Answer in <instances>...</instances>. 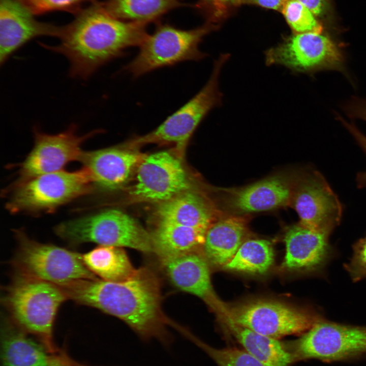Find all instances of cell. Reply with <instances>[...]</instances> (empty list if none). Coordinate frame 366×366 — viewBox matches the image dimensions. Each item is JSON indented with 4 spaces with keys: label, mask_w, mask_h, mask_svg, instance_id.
Wrapping results in <instances>:
<instances>
[{
    "label": "cell",
    "mask_w": 366,
    "mask_h": 366,
    "mask_svg": "<svg viewBox=\"0 0 366 366\" xmlns=\"http://www.w3.org/2000/svg\"><path fill=\"white\" fill-rule=\"evenodd\" d=\"M13 189L7 203L13 214L52 211L94 191L91 174L84 167L75 171L60 170L38 176Z\"/></svg>",
    "instance_id": "cell-7"
},
{
    "label": "cell",
    "mask_w": 366,
    "mask_h": 366,
    "mask_svg": "<svg viewBox=\"0 0 366 366\" xmlns=\"http://www.w3.org/2000/svg\"><path fill=\"white\" fill-rule=\"evenodd\" d=\"M67 299L60 286L16 272L3 301L15 324L39 336L50 347L55 316Z\"/></svg>",
    "instance_id": "cell-3"
},
{
    "label": "cell",
    "mask_w": 366,
    "mask_h": 366,
    "mask_svg": "<svg viewBox=\"0 0 366 366\" xmlns=\"http://www.w3.org/2000/svg\"><path fill=\"white\" fill-rule=\"evenodd\" d=\"M344 268L353 282L366 279V236L353 246V254Z\"/></svg>",
    "instance_id": "cell-32"
},
{
    "label": "cell",
    "mask_w": 366,
    "mask_h": 366,
    "mask_svg": "<svg viewBox=\"0 0 366 366\" xmlns=\"http://www.w3.org/2000/svg\"><path fill=\"white\" fill-rule=\"evenodd\" d=\"M286 0H243L242 4H253L264 8L281 11Z\"/></svg>",
    "instance_id": "cell-35"
},
{
    "label": "cell",
    "mask_w": 366,
    "mask_h": 366,
    "mask_svg": "<svg viewBox=\"0 0 366 366\" xmlns=\"http://www.w3.org/2000/svg\"><path fill=\"white\" fill-rule=\"evenodd\" d=\"M17 249L12 261L16 272L59 286L81 280L98 279L85 265L82 254L38 242L16 230Z\"/></svg>",
    "instance_id": "cell-6"
},
{
    "label": "cell",
    "mask_w": 366,
    "mask_h": 366,
    "mask_svg": "<svg viewBox=\"0 0 366 366\" xmlns=\"http://www.w3.org/2000/svg\"><path fill=\"white\" fill-rule=\"evenodd\" d=\"M162 261L167 276L177 288L201 298L219 319L226 315L228 307L213 289L208 263L204 257L193 252Z\"/></svg>",
    "instance_id": "cell-18"
},
{
    "label": "cell",
    "mask_w": 366,
    "mask_h": 366,
    "mask_svg": "<svg viewBox=\"0 0 366 366\" xmlns=\"http://www.w3.org/2000/svg\"><path fill=\"white\" fill-rule=\"evenodd\" d=\"M274 252L265 239L244 240L233 258L223 267L229 270L251 274H263L271 267Z\"/></svg>",
    "instance_id": "cell-27"
},
{
    "label": "cell",
    "mask_w": 366,
    "mask_h": 366,
    "mask_svg": "<svg viewBox=\"0 0 366 366\" xmlns=\"http://www.w3.org/2000/svg\"><path fill=\"white\" fill-rule=\"evenodd\" d=\"M159 222L207 230L212 212L199 194L188 191L161 203L157 210Z\"/></svg>",
    "instance_id": "cell-22"
},
{
    "label": "cell",
    "mask_w": 366,
    "mask_h": 366,
    "mask_svg": "<svg viewBox=\"0 0 366 366\" xmlns=\"http://www.w3.org/2000/svg\"><path fill=\"white\" fill-rule=\"evenodd\" d=\"M49 366H79L70 361L64 356H55L51 358Z\"/></svg>",
    "instance_id": "cell-37"
},
{
    "label": "cell",
    "mask_w": 366,
    "mask_h": 366,
    "mask_svg": "<svg viewBox=\"0 0 366 366\" xmlns=\"http://www.w3.org/2000/svg\"><path fill=\"white\" fill-rule=\"evenodd\" d=\"M294 34L322 33L323 26L306 6L296 0H286L281 11Z\"/></svg>",
    "instance_id": "cell-29"
},
{
    "label": "cell",
    "mask_w": 366,
    "mask_h": 366,
    "mask_svg": "<svg viewBox=\"0 0 366 366\" xmlns=\"http://www.w3.org/2000/svg\"><path fill=\"white\" fill-rule=\"evenodd\" d=\"M242 2L243 0H198L195 8L206 16L208 22L215 24Z\"/></svg>",
    "instance_id": "cell-31"
},
{
    "label": "cell",
    "mask_w": 366,
    "mask_h": 366,
    "mask_svg": "<svg viewBox=\"0 0 366 366\" xmlns=\"http://www.w3.org/2000/svg\"><path fill=\"white\" fill-rule=\"evenodd\" d=\"M322 317L310 311L284 303L257 300L228 307L222 323L231 322L258 333L280 339L302 334Z\"/></svg>",
    "instance_id": "cell-9"
},
{
    "label": "cell",
    "mask_w": 366,
    "mask_h": 366,
    "mask_svg": "<svg viewBox=\"0 0 366 366\" xmlns=\"http://www.w3.org/2000/svg\"><path fill=\"white\" fill-rule=\"evenodd\" d=\"M188 338L202 350L218 366H263L241 348H215L190 333Z\"/></svg>",
    "instance_id": "cell-28"
},
{
    "label": "cell",
    "mask_w": 366,
    "mask_h": 366,
    "mask_svg": "<svg viewBox=\"0 0 366 366\" xmlns=\"http://www.w3.org/2000/svg\"><path fill=\"white\" fill-rule=\"evenodd\" d=\"M19 0H0V63L38 37L59 38L63 26L38 21Z\"/></svg>",
    "instance_id": "cell-15"
},
{
    "label": "cell",
    "mask_w": 366,
    "mask_h": 366,
    "mask_svg": "<svg viewBox=\"0 0 366 366\" xmlns=\"http://www.w3.org/2000/svg\"><path fill=\"white\" fill-rule=\"evenodd\" d=\"M76 13L74 20L64 26L58 44L40 43L67 58L73 78H88L102 66L121 56L126 49L139 47L148 35L147 24L117 18L100 3Z\"/></svg>",
    "instance_id": "cell-2"
},
{
    "label": "cell",
    "mask_w": 366,
    "mask_h": 366,
    "mask_svg": "<svg viewBox=\"0 0 366 366\" xmlns=\"http://www.w3.org/2000/svg\"><path fill=\"white\" fill-rule=\"evenodd\" d=\"M341 121L344 126L354 137L357 142L366 155V136L360 132L353 125L348 123L342 118ZM359 188H366V171L359 173L356 178Z\"/></svg>",
    "instance_id": "cell-34"
},
{
    "label": "cell",
    "mask_w": 366,
    "mask_h": 366,
    "mask_svg": "<svg viewBox=\"0 0 366 366\" xmlns=\"http://www.w3.org/2000/svg\"><path fill=\"white\" fill-rule=\"evenodd\" d=\"M278 174L242 188L227 191L226 207L235 214L273 210L291 203L296 179Z\"/></svg>",
    "instance_id": "cell-16"
},
{
    "label": "cell",
    "mask_w": 366,
    "mask_h": 366,
    "mask_svg": "<svg viewBox=\"0 0 366 366\" xmlns=\"http://www.w3.org/2000/svg\"><path fill=\"white\" fill-rule=\"evenodd\" d=\"M61 287L68 299L120 319L142 339H156L164 344L170 341L159 282L146 268L138 269L124 281L81 280Z\"/></svg>",
    "instance_id": "cell-1"
},
{
    "label": "cell",
    "mask_w": 366,
    "mask_h": 366,
    "mask_svg": "<svg viewBox=\"0 0 366 366\" xmlns=\"http://www.w3.org/2000/svg\"><path fill=\"white\" fill-rule=\"evenodd\" d=\"M1 357L3 366H49L51 359L41 345L6 318L2 328Z\"/></svg>",
    "instance_id": "cell-23"
},
{
    "label": "cell",
    "mask_w": 366,
    "mask_h": 366,
    "mask_svg": "<svg viewBox=\"0 0 366 366\" xmlns=\"http://www.w3.org/2000/svg\"><path fill=\"white\" fill-rule=\"evenodd\" d=\"M222 324L241 348L263 366H290L295 362L286 343L231 322Z\"/></svg>",
    "instance_id": "cell-21"
},
{
    "label": "cell",
    "mask_w": 366,
    "mask_h": 366,
    "mask_svg": "<svg viewBox=\"0 0 366 366\" xmlns=\"http://www.w3.org/2000/svg\"><path fill=\"white\" fill-rule=\"evenodd\" d=\"M207 22L198 27L185 30L167 24H158L154 33L147 35L135 57L124 70L138 77L157 69L187 60H200L206 54L199 46L204 37L216 29Z\"/></svg>",
    "instance_id": "cell-5"
},
{
    "label": "cell",
    "mask_w": 366,
    "mask_h": 366,
    "mask_svg": "<svg viewBox=\"0 0 366 366\" xmlns=\"http://www.w3.org/2000/svg\"><path fill=\"white\" fill-rule=\"evenodd\" d=\"M330 235L300 223L289 227L284 235L283 266L293 271L322 272L333 253Z\"/></svg>",
    "instance_id": "cell-17"
},
{
    "label": "cell",
    "mask_w": 366,
    "mask_h": 366,
    "mask_svg": "<svg viewBox=\"0 0 366 366\" xmlns=\"http://www.w3.org/2000/svg\"><path fill=\"white\" fill-rule=\"evenodd\" d=\"M207 230L159 222L151 235L153 252L162 260L194 252L202 246Z\"/></svg>",
    "instance_id": "cell-24"
},
{
    "label": "cell",
    "mask_w": 366,
    "mask_h": 366,
    "mask_svg": "<svg viewBox=\"0 0 366 366\" xmlns=\"http://www.w3.org/2000/svg\"><path fill=\"white\" fill-rule=\"evenodd\" d=\"M86 267L101 280L121 282L128 280L137 272L120 247L98 246L82 254Z\"/></svg>",
    "instance_id": "cell-25"
},
{
    "label": "cell",
    "mask_w": 366,
    "mask_h": 366,
    "mask_svg": "<svg viewBox=\"0 0 366 366\" xmlns=\"http://www.w3.org/2000/svg\"><path fill=\"white\" fill-rule=\"evenodd\" d=\"M181 0H106L100 3L112 16L123 20L148 24L176 8Z\"/></svg>",
    "instance_id": "cell-26"
},
{
    "label": "cell",
    "mask_w": 366,
    "mask_h": 366,
    "mask_svg": "<svg viewBox=\"0 0 366 366\" xmlns=\"http://www.w3.org/2000/svg\"><path fill=\"white\" fill-rule=\"evenodd\" d=\"M287 345L295 362L357 359L366 356V326L344 324L322 317L299 338Z\"/></svg>",
    "instance_id": "cell-8"
},
{
    "label": "cell",
    "mask_w": 366,
    "mask_h": 366,
    "mask_svg": "<svg viewBox=\"0 0 366 366\" xmlns=\"http://www.w3.org/2000/svg\"><path fill=\"white\" fill-rule=\"evenodd\" d=\"M76 130L74 124L65 131L53 135L34 130V147L20 164L19 177L13 186L38 176L63 170L69 163L79 161L83 151L82 144L99 130L82 136L78 135Z\"/></svg>",
    "instance_id": "cell-12"
},
{
    "label": "cell",
    "mask_w": 366,
    "mask_h": 366,
    "mask_svg": "<svg viewBox=\"0 0 366 366\" xmlns=\"http://www.w3.org/2000/svg\"><path fill=\"white\" fill-rule=\"evenodd\" d=\"M246 231L244 219L238 217L225 218L211 224L202 245L204 257L207 262L223 267L243 242Z\"/></svg>",
    "instance_id": "cell-20"
},
{
    "label": "cell",
    "mask_w": 366,
    "mask_h": 366,
    "mask_svg": "<svg viewBox=\"0 0 366 366\" xmlns=\"http://www.w3.org/2000/svg\"><path fill=\"white\" fill-rule=\"evenodd\" d=\"M267 66L280 65L296 73L341 69L344 59L336 43L322 33L294 34L265 52Z\"/></svg>",
    "instance_id": "cell-11"
},
{
    "label": "cell",
    "mask_w": 366,
    "mask_h": 366,
    "mask_svg": "<svg viewBox=\"0 0 366 366\" xmlns=\"http://www.w3.org/2000/svg\"><path fill=\"white\" fill-rule=\"evenodd\" d=\"M291 203L301 225L330 233L342 219V204L324 176L317 171L297 175Z\"/></svg>",
    "instance_id": "cell-13"
},
{
    "label": "cell",
    "mask_w": 366,
    "mask_h": 366,
    "mask_svg": "<svg viewBox=\"0 0 366 366\" xmlns=\"http://www.w3.org/2000/svg\"><path fill=\"white\" fill-rule=\"evenodd\" d=\"M145 156L126 146L83 151L79 161L89 171L94 189L113 191L122 187Z\"/></svg>",
    "instance_id": "cell-19"
},
{
    "label": "cell",
    "mask_w": 366,
    "mask_h": 366,
    "mask_svg": "<svg viewBox=\"0 0 366 366\" xmlns=\"http://www.w3.org/2000/svg\"><path fill=\"white\" fill-rule=\"evenodd\" d=\"M34 15L54 10L71 11L77 13L79 6L88 0H19Z\"/></svg>",
    "instance_id": "cell-30"
},
{
    "label": "cell",
    "mask_w": 366,
    "mask_h": 366,
    "mask_svg": "<svg viewBox=\"0 0 366 366\" xmlns=\"http://www.w3.org/2000/svg\"><path fill=\"white\" fill-rule=\"evenodd\" d=\"M350 113L353 116L366 121V102H353L349 107Z\"/></svg>",
    "instance_id": "cell-36"
},
{
    "label": "cell",
    "mask_w": 366,
    "mask_h": 366,
    "mask_svg": "<svg viewBox=\"0 0 366 366\" xmlns=\"http://www.w3.org/2000/svg\"><path fill=\"white\" fill-rule=\"evenodd\" d=\"M305 6L318 18L323 19L331 13L330 0H296Z\"/></svg>",
    "instance_id": "cell-33"
},
{
    "label": "cell",
    "mask_w": 366,
    "mask_h": 366,
    "mask_svg": "<svg viewBox=\"0 0 366 366\" xmlns=\"http://www.w3.org/2000/svg\"><path fill=\"white\" fill-rule=\"evenodd\" d=\"M190 184L180 161L167 151L145 156L139 163L131 195L138 201L162 203L188 191Z\"/></svg>",
    "instance_id": "cell-14"
},
{
    "label": "cell",
    "mask_w": 366,
    "mask_h": 366,
    "mask_svg": "<svg viewBox=\"0 0 366 366\" xmlns=\"http://www.w3.org/2000/svg\"><path fill=\"white\" fill-rule=\"evenodd\" d=\"M229 57L228 53L221 54L215 61L211 74L203 87L154 130L136 138L137 144L172 143L179 148L184 147L209 111L221 104L219 77Z\"/></svg>",
    "instance_id": "cell-10"
},
{
    "label": "cell",
    "mask_w": 366,
    "mask_h": 366,
    "mask_svg": "<svg viewBox=\"0 0 366 366\" xmlns=\"http://www.w3.org/2000/svg\"><path fill=\"white\" fill-rule=\"evenodd\" d=\"M54 231L74 245L93 242L153 252L151 235L134 219L118 209H107L65 221L57 225Z\"/></svg>",
    "instance_id": "cell-4"
}]
</instances>
